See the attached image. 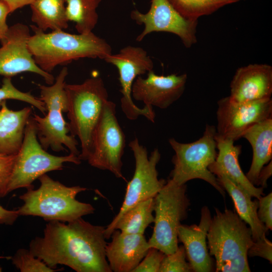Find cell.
<instances>
[{"instance_id":"cell-26","label":"cell","mask_w":272,"mask_h":272,"mask_svg":"<svg viewBox=\"0 0 272 272\" xmlns=\"http://www.w3.org/2000/svg\"><path fill=\"white\" fill-rule=\"evenodd\" d=\"M101 0H65L68 21L75 23L79 34L92 32L98 21L97 9Z\"/></svg>"},{"instance_id":"cell-35","label":"cell","mask_w":272,"mask_h":272,"mask_svg":"<svg viewBox=\"0 0 272 272\" xmlns=\"http://www.w3.org/2000/svg\"><path fill=\"white\" fill-rule=\"evenodd\" d=\"M257 216L267 230H272V193H269L258 199Z\"/></svg>"},{"instance_id":"cell-33","label":"cell","mask_w":272,"mask_h":272,"mask_svg":"<svg viewBox=\"0 0 272 272\" xmlns=\"http://www.w3.org/2000/svg\"><path fill=\"white\" fill-rule=\"evenodd\" d=\"M16 155H7L0 153V197L4 193L14 165Z\"/></svg>"},{"instance_id":"cell-20","label":"cell","mask_w":272,"mask_h":272,"mask_svg":"<svg viewBox=\"0 0 272 272\" xmlns=\"http://www.w3.org/2000/svg\"><path fill=\"white\" fill-rule=\"evenodd\" d=\"M215 139L218 152L215 162L209 167L210 171L213 174L217 171L224 173L252 197L258 199L263 194V188L253 185L242 171L239 162L241 146L216 133Z\"/></svg>"},{"instance_id":"cell-14","label":"cell","mask_w":272,"mask_h":272,"mask_svg":"<svg viewBox=\"0 0 272 272\" xmlns=\"http://www.w3.org/2000/svg\"><path fill=\"white\" fill-rule=\"evenodd\" d=\"M31 34L29 27L18 23L10 27L0 48V75L11 78L25 72L42 77L48 85L52 84L53 75L41 69L30 53L28 42Z\"/></svg>"},{"instance_id":"cell-38","label":"cell","mask_w":272,"mask_h":272,"mask_svg":"<svg viewBox=\"0 0 272 272\" xmlns=\"http://www.w3.org/2000/svg\"><path fill=\"white\" fill-rule=\"evenodd\" d=\"M271 160L266 166H264L260 170L258 176L256 186H261L265 188L267 186V180L271 176L272 163Z\"/></svg>"},{"instance_id":"cell-22","label":"cell","mask_w":272,"mask_h":272,"mask_svg":"<svg viewBox=\"0 0 272 272\" xmlns=\"http://www.w3.org/2000/svg\"><path fill=\"white\" fill-rule=\"evenodd\" d=\"M242 137L246 139L252 147V162L246 176L256 186L260 170L271 160L272 117L253 125L244 132Z\"/></svg>"},{"instance_id":"cell-37","label":"cell","mask_w":272,"mask_h":272,"mask_svg":"<svg viewBox=\"0 0 272 272\" xmlns=\"http://www.w3.org/2000/svg\"><path fill=\"white\" fill-rule=\"evenodd\" d=\"M19 216L17 210H8L0 205V224L12 225Z\"/></svg>"},{"instance_id":"cell-2","label":"cell","mask_w":272,"mask_h":272,"mask_svg":"<svg viewBox=\"0 0 272 272\" xmlns=\"http://www.w3.org/2000/svg\"><path fill=\"white\" fill-rule=\"evenodd\" d=\"M33 34L28 42L29 50L37 65L50 73L57 66L80 58L104 59L112 53L110 45L93 32L75 34L63 30L49 33L31 26Z\"/></svg>"},{"instance_id":"cell-13","label":"cell","mask_w":272,"mask_h":272,"mask_svg":"<svg viewBox=\"0 0 272 272\" xmlns=\"http://www.w3.org/2000/svg\"><path fill=\"white\" fill-rule=\"evenodd\" d=\"M272 117L271 98L237 102L228 97L218 102L217 135L235 141L253 125Z\"/></svg>"},{"instance_id":"cell-1","label":"cell","mask_w":272,"mask_h":272,"mask_svg":"<svg viewBox=\"0 0 272 272\" xmlns=\"http://www.w3.org/2000/svg\"><path fill=\"white\" fill-rule=\"evenodd\" d=\"M48 222L43 236L30 243L34 256L52 268L61 264L77 272H112L106 256L105 227L82 218L67 224Z\"/></svg>"},{"instance_id":"cell-15","label":"cell","mask_w":272,"mask_h":272,"mask_svg":"<svg viewBox=\"0 0 272 272\" xmlns=\"http://www.w3.org/2000/svg\"><path fill=\"white\" fill-rule=\"evenodd\" d=\"M187 78L186 74L161 76L152 70L146 78L139 76L135 79L131 88V96L146 106L166 109L182 96Z\"/></svg>"},{"instance_id":"cell-40","label":"cell","mask_w":272,"mask_h":272,"mask_svg":"<svg viewBox=\"0 0 272 272\" xmlns=\"http://www.w3.org/2000/svg\"><path fill=\"white\" fill-rule=\"evenodd\" d=\"M5 258V257H2V256H0V259L1 258ZM2 268L0 267V272L2 271Z\"/></svg>"},{"instance_id":"cell-36","label":"cell","mask_w":272,"mask_h":272,"mask_svg":"<svg viewBox=\"0 0 272 272\" xmlns=\"http://www.w3.org/2000/svg\"><path fill=\"white\" fill-rule=\"evenodd\" d=\"M11 13L8 6L0 1V41L2 42L6 38L9 27L7 23L8 15Z\"/></svg>"},{"instance_id":"cell-12","label":"cell","mask_w":272,"mask_h":272,"mask_svg":"<svg viewBox=\"0 0 272 272\" xmlns=\"http://www.w3.org/2000/svg\"><path fill=\"white\" fill-rule=\"evenodd\" d=\"M130 17L144 28L136 38L138 42L154 32H166L178 36L184 46L190 48L197 42L196 36L198 20L182 16L168 0H152L146 13L138 10L131 12Z\"/></svg>"},{"instance_id":"cell-21","label":"cell","mask_w":272,"mask_h":272,"mask_svg":"<svg viewBox=\"0 0 272 272\" xmlns=\"http://www.w3.org/2000/svg\"><path fill=\"white\" fill-rule=\"evenodd\" d=\"M32 108L19 110L8 108L6 102L0 108V153L16 155L23 143L26 124L31 116Z\"/></svg>"},{"instance_id":"cell-4","label":"cell","mask_w":272,"mask_h":272,"mask_svg":"<svg viewBox=\"0 0 272 272\" xmlns=\"http://www.w3.org/2000/svg\"><path fill=\"white\" fill-rule=\"evenodd\" d=\"M64 87L69 101L70 132L80 140L79 159L87 161L91 152L94 130L108 100V92L99 77L88 78L79 84H65Z\"/></svg>"},{"instance_id":"cell-25","label":"cell","mask_w":272,"mask_h":272,"mask_svg":"<svg viewBox=\"0 0 272 272\" xmlns=\"http://www.w3.org/2000/svg\"><path fill=\"white\" fill-rule=\"evenodd\" d=\"M154 198L141 201L125 212L119 219L115 230L126 234H144L154 222Z\"/></svg>"},{"instance_id":"cell-32","label":"cell","mask_w":272,"mask_h":272,"mask_svg":"<svg viewBox=\"0 0 272 272\" xmlns=\"http://www.w3.org/2000/svg\"><path fill=\"white\" fill-rule=\"evenodd\" d=\"M247 252H241L221 264L216 266V271L249 272Z\"/></svg>"},{"instance_id":"cell-28","label":"cell","mask_w":272,"mask_h":272,"mask_svg":"<svg viewBox=\"0 0 272 272\" xmlns=\"http://www.w3.org/2000/svg\"><path fill=\"white\" fill-rule=\"evenodd\" d=\"M17 100L28 103L38 109L45 115L46 109L44 103L39 98L33 95L30 92H24L16 88L11 78L5 77L0 87V108L8 100Z\"/></svg>"},{"instance_id":"cell-30","label":"cell","mask_w":272,"mask_h":272,"mask_svg":"<svg viewBox=\"0 0 272 272\" xmlns=\"http://www.w3.org/2000/svg\"><path fill=\"white\" fill-rule=\"evenodd\" d=\"M186 254L183 245L178 246L173 253L165 254L159 272H190L192 271L186 260Z\"/></svg>"},{"instance_id":"cell-9","label":"cell","mask_w":272,"mask_h":272,"mask_svg":"<svg viewBox=\"0 0 272 272\" xmlns=\"http://www.w3.org/2000/svg\"><path fill=\"white\" fill-rule=\"evenodd\" d=\"M116 113V104L108 100L94 130L92 150L87 161L92 167L108 170L116 177L124 179L122 157L125 138Z\"/></svg>"},{"instance_id":"cell-29","label":"cell","mask_w":272,"mask_h":272,"mask_svg":"<svg viewBox=\"0 0 272 272\" xmlns=\"http://www.w3.org/2000/svg\"><path fill=\"white\" fill-rule=\"evenodd\" d=\"M12 262L21 272H53L59 270L48 266L29 250L19 249L12 258Z\"/></svg>"},{"instance_id":"cell-5","label":"cell","mask_w":272,"mask_h":272,"mask_svg":"<svg viewBox=\"0 0 272 272\" xmlns=\"http://www.w3.org/2000/svg\"><path fill=\"white\" fill-rule=\"evenodd\" d=\"M216 133V127L207 124L202 136L193 142L182 143L174 138L169 139L175 152L172 159L174 167L169 179L178 185L185 184L194 179H202L224 197L225 189L209 169L217 155Z\"/></svg>"},{"instance_id":"cell-17","label":"cell","mask_w":272,"mask_h":272,"mask_svg":"<svg viewBox=\"0 0 272 272\" xmlns=\"http://www.w3.org/2000/svg\"><path fill=\"white\" fill-rule=\"evenodd\" d=\"M111 237L106 246V256L111 271L132 272L150 248L145 236L115 230Z\"/></svg>"},{"instance_id":"cell-27","label":"cell","mask_w":272,"mask_h":272,"mask_svg":"<svg viewBox=\"0 0 272 272\" xmlns=\"http://www.w3.org/2000/svg\"><path fill=\"white\" fill-rule=\"evenodd\" d=\"M184 17L197 20L204 15H211L224 6L240 0H168Z\"/></svg>"},{"instance_id":"cell-19","label":"cell","mask_w":272,"mask_h":272,"mask_svg":"<svg viewBox=\"0 0 272 272\" xmlns=\"http://www.w3.org/2000/svg\"><path fill=\"white\" fill-rule=\"evenodd\" d=\"M46 112L44 117L36 114L32 116L37 138L42 148L46 150L50 148L54 151L60 152L65 150L64 145L70 153L78 156V142L75 137L69 134L68 123L62 115L63 110L58 107H50L46 108Z\"/></svg>"},{"instance_id":"cell-6","label":"cell","mask_w":272,"mask_h":272,"mask_svg":"<svg viewBox=\"0 0 272 272\" xmlns=\"http://www.w3.org/2000/svg\"><path fill=\"white\" fill-rule=\"evenodd\" d=\"M78 156L70 153L64 156L53 155L40 144L35 122L32 116L25 129L21 147L16 154L14 165L4 196L20 188H32V183L47 172L60 170L66 162L81 163Z\"/></svg>"},{"instance_id":"cell-23","label":"cell","mask_w":272,"mask_h":272,"mask_svg":"<svg viewBox=\"0 0 272 272\" xmlns=\"http://www.w3.org/2000/svg\"><path fill=\"white\" fill-rule=\"evenodd\" d=\"M213 174L217 177L219 182L231 196L238 215L249 225L253 241H255L266 235L268 230L257 216L258 199L252 200L250 195L224 173L217 171Z\"/></svg>"},{"instance_id":"cell-18","label":"cell","mask_w":272,"mask_h":272,"mask_svg":"<svg viewBox=\"0 0 272 272\" xmlns=\"http://www.w3.org/2000/svg\"><path fill=\"white\" fill-rule=\"evenodd\" d=\"M212 219L210 210L204 206L198 225L181 224L178 228V240L183 243L189 263L195 272H209L213 268L206 241Z\"/></svg>"},{"instance_id":"cell-11","label":"cell","mask_w":272,"mask_h":272,"mask_svg":"<svg viewBox=\"0 0 272 272\" xmlns=\"http://www.w3.org/2000/svg\"><path fill=\"white\" fill-rule=\"evenodd\" d=\"M210 253L216 266L243 252H247L253 241L250 227L235 212L216 209L207 234Z\"/></svg>"},{"instance_id":"cell-8","label":"cell","mask_w":272,"mask_h":272,"mask_svg":"<svg viewBox=\"0 0 272 272\" xmlns=\"http://www.w3.org/2000/svg\"><path fill=\"white\" fill-rule=\"evenodd\" d=\"M129 147L134 158V171L127 183L119 212L105 227L104 235L106 239L111 237L117 221L125 212L141 201L154 198L166 182L164 179H158L157 165L161 154L157 148L149 157L146 148L140 144L137 138L130 142Z\"/></svg>"},{"instance_id":"cell-24","label":"cell","mask_w":272,"mask_h":272,"mask_svg":"<svg viewBox=\"0 0 272 272\" xmlns=\"http://www.w3.org/2000/svg\"><path fill=\"white\" fill-rule=\"evenodd\" d=\"M30 6L31 21L41 30L52 31L68 27L65 0H35Z\"/></svg>"},{"instance_id":"cell-39","label":"cell","mask_w":272,"mask_h":272,"mask_svg":"<svg viewBox=\"0 0 272 272\" xmlns=\"http://www.w3.org/2000/svg\"><path fill=\"white\" fill-rule=\"evenodd\" d=\"M6 3L9 7L11 13L26 6L30 5L35 0H0Z\"/></svg>"},{"instance_id":"cell-16","label":"cell","mask_w":272,"mask_h":272,"mask_svg":"<svg viewBox=\"0 0 272 272\" xmlns=\"http://www.w3.org/2000/svg\"><path fill=\"white\" fill-rule=\"evenodd\" d=\"M231 100L250 102L271 98L272 67L267 64H250L238 68L230 83Z\"/></svg>"},{"instance_id":"cell-31","label":"cell","mask_w":272,"mask_h":272,"mask_svg":"<svg viewBox=\"0 0 272 272\" xmlns=\"http://www.w3.org/2000/svg\"><path fill=\"white\" fill-rule=\"evenodd\" d=\"M165 254L157 248L150 247L132 272H159Z\"/></svg>"},{"instance_id":"cell-34","label":"cell","mask_w":272,"mask_h":272,"mask_svg":"<svg viewBox=\"0 0 272 272\" xmlns=\"http://www.w3.org/2000/svg\"><path fill=\"white\" fill-rule=\"evenodd\" d=\"M247 255L252 257L258 256L272 262V243L263 235L259 239L253 241L247 251Z\"/></svg>"},{"instance_id":"cell-3","label":"cell","mask_w":272,"mask_h":272,"mask_svg":"<svg viewBox=\"0 0 272 272\" xmlns=\"http://www.w3.org/2000/svg\"><path fill=\"white\" fill-rule=\"evenodd\" d=\"M40 185L20 196L23 205L17 210L19 216H35L47 221L69 222L94 213L90 203L76 199L77 195L86 190L80 186H66L46 174L39 177Z\"/></svg>"},{"instance_id":"cell-7","label":"cell","mask_w":272,"mask_h":272,"mask_svg":"<svg viewBox=\"0 0 272 272\" xmlns=\"http://www.w3.org/2000/svg\"><path fill=\"white\" fill-rule=\"evenodd\" d=\"M154 201V227L149 245L170 254L178 247V228L186 218L190 206L186 185H178L169 179Z\"/></svg>"},{"instance_id":"cell-10","label":"cell","mask_w":272,"mask_h":272,"mask_svg":"<svg viewBox=\"0 0 272 272\" xmlns=\"http://www.w3.org/2000/svg\"><path fill=\"white\" fill-rule=\"evenodd\" d=\"M104 60L118 70L122 94L121 107L127 118L134 120L143 116L154 122L155 113L153 107L145 105L143 108L138 107L131 96V88L135 79L153 70V61L147 52L141 47L127 45L118 53L109 55Z\"/></svg>"}]
</instances>
